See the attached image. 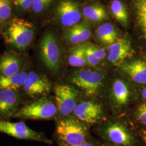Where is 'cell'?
Here are the masks:
<instances>
[{"label":"cell","instance_id":"obj_20","mask_svg":"<svg viewBox=\"0 0 146 146\" xmlns=\"http://www.w3.org/2000/svg\"><path fill=\"white\" fill-rule=\"evenodd\" d=\"M97 35L101 42L107 44H111L117 39L115 27L110 23L100 26L97 30Z\"/></svg>","mask_w":146,"mask_h":146},{"label":"cell","instance_id":"obj_1","mask_svg":"<svg viewBox=\"0 0 146 146\" xmlns=\"http://www.w3.org/2000/svg\"><path fill=\"white\" fill-rule=\"evenodd\" d=\"M35 31L33 23L16 17L7 22L3 31V37L8 44L23 50L31 44L35 36Z\"/></svg>","mask_w":146,"mask_h":146},{"label":"cell","instance_id":"obj_25","mask_svg":"<svg viewBox=\"0 0 146 146\" xmlns=\"http://www.w3.org/2000/svg\"><path fill=\"white\" fill-rule=\"evenodd\" d=\"M52 0H33L31 8L34 12L40 13L50 5Z\"/></svg>","mask_w":146,"mask_h":146},{"label":"cell","instance_id":"obj_31","mask_svg":"<svg viewBox=\"0 0 146 146\" xmlns=\"http://www.w3.org/2000/svg\"><path fill=\"white\" fill-rule=\"evenodd\" d=\"M141 135L142 139L146 143V129L142 130L141 131Z\"/></svg>","mask_w":146,"mask_h":146},{"label":"cell","instance_id":"obj_15","mask_svg":"<svg viewBox=\"0 0 146 146\" xmlns=\"http://www.w3.org/2000/svg\"><path fill=\"white\" fill-rule=\"evenodd\" d=\"M111 93L114 102L117 107H122L128 104L131 93L127 85L117 79L113 84Z\"/></svg>","mask_w":146,"mask_h":146},{"label":"cell","instance_id":"obj_27","mask_svg":"<svg viewBox=\"0 0 146 146\" xmlns=\"http://www.w3.org/2000/svg\"><path fill=\"white\" fill-rule=\"evenodd\" d=\"M85 52L86 58L89 64H90L91 66H95L99 63L100 60L96 56L90 46L85 47Z\"/></svg>","mask_w":146,"mask_h":146},{"label":"cell","instance_id":"obj_9","mask_svg":"<svg viewBox=\"0 0 146 146\" xmlns=\"http://www.w3.org/2000/svg\"><path fill=\"white\" fill-rule=\"evenodd\" d=\"M74 117L86 124H94L103 117V110L100 104L88 101L76 104L73 111Z\"/></svg>","mask_w":146,"mask_h":146},{"label":"cell","instance_id":"obj_22","mask_svg":"<svg viewBox=\"0 0 146 146\" xmlns=\"http://www.w3.org/2000/svg\"><path fill=\"white\" fill-rule=\"evenodd\" d=\"M110 8L116 20L126 26L128 22V13L123 3L120 0H114L111 3Z\"/></svg>","mask_w":146,"mask_h":146},{"label":"cell","instance_id":"obj_32","mask_svg":"<svg viewBox=\"0 0 146 146\" xmlns=\"http://www.w3.org/2000/svg\"><path fill=\"white\" fill-rule=\"evenodd\" d=\"M142 96L144 99L146 100V87L143 89V90L142 91Z\"/></svg>","mask_w":146,"mask_h":146},{"label":"cell","instance_id":"obj_13","mask_svg":"<svg viewBox=\"0 0 146 146\" xmlns=\"http://www.w3.org/2000/svg\"><path fill=\"white\" fill-rule=\"evenodd\" d=\"M133 55L131 41L127 38L116 39L109 47L108 60L114 64H119Z\"/></svg>","mask_w":146,"mask_h":146},{"label":"cell","instance_id":"obj_21","mask_svg":"<svg viewBox=\"0 0 146 146\" xmlns=\"http://www.w3.org/2000/svg\"><path fill=\"white\" fill-rule=\"evenodd\" d=\"M133 7L137 21L146 39V0H134Z\"/></svg>","mask_w":146,"mask_h":146},{"label":"cell","instance_id":"obj_3","mask_svg":"<svg viewBox=\"0 0 146 146\" xmlns=\"http://www.w3.org/2000/svg\"><path fill=\"white\" fill-rule=\"evenodd\" d=\"M58 113L56 104L47 98L42 97L18 110L14 116L24 119L50 120Z\"/></svg>","mask_w":146,"mask_h":146},{"label":"cell","instance_id":"obj_5","mask_svg":"<svg viewBox=\"0 0 146 146\" xmlns=\"http://www.w3.org/2000/svg\"><path fill=\"white\" fill-rule=\"evenodd\" d=\"M71 81L87 96H94L98 94L102 88L104 77L96 71L82 69L73 75Z\"/></svg>","mask_w":146,"mask_h":146},{"label":"cell","instance_id":"obj_18","mask_svg":"<svg viewBox=\"0 0 146 146\" xmlns=\"http://www.w3.org/2000/svg\"><path fill=\"white\" fill-rule=\"evenodd\" d=\"M28 73L20 72L14 75L5 76H0V90L9 89L17 90L24 86Z\"/></svg>","mask_w":146,"mask_h":146},{"label":"cell","instance_id":"obj_11","mask_svg":"<svg viewBox=\"0 0 146 146\" xmlns=\"http://www.w3.org/2000/svg\"><path fill=\"white\" fill-rule=\"evenodd\" d=\"M56 15L61 24L67 27L75 25L81 17L78 5L73 0H61L57 6Z\"/></svg>","mask_w":146,"mask_h":146},{"label":"cell","instance_id":"obj_16","mask_svg":"<svg viewBox=\"0 0 146 146\" xmlns=\"http://www.w3.org/2000/svg\"><path fill=\"white\" fill-rule=\"evenodd\" d=\"M91 31L88 25L86 24L76 25L66 32L65 37L69 42L79 43L89 39Z\"/></svg>","mask_w":146,"mask_h":146},{"label":"cell","instance_id":"obj_28","mask_svg":"<svg viewBox=\"0 0 146 146\" xmlns=\"http://www.w3.org/2000/svg\"><path fill=\"white\" fill-rule=\"evenodd\" d=\"M33 0H14L16 5L22 10H27L31 8Z\"/></svg>","mask_w":146,"mask_h":146},{"label":"cell","instance_id":"obj_8","mask_svg":"<svg viewBox=\"0 0 146 146\" xmlns=\"http://www.w3.org/2000/svg\"><path fill=\"white\" fill-rule=\"evenodd\" d=\"M104 137L116 146H131L133 137L128 128L122 122L114 121L108 123L103 129Z\"/></svg>","mask_w":146,"mask_h":146},{"label":"cell","instance_id":"obj_19","mask_svg":"<svg viewBox=\"0 0 146 146\" xmlns=\"http://www.w3.org/2000/svg\"><path fill=\"white\" fill-rule=\"evenodd\" d=\"M84 17L93 22L102 21L108 17L104 7L98 4H94L85 7L83 10Z\"/></svg>","mask_w":146,"mask_h":146},{"label":"cell","instance_id":"obj_26","mask_svg":"<svg viewBox=\"0 0 146 146\" xmlns=\"http://www.w3.org/2000/svg\"><path fill=\"white\" fill-rule=\"evenodd\" d=\"M136 118L143 125H146V102L140 104L136 111Z\"/></svg>","mask_w":146,"mask_h":146},{"label":"cell","instance_id":"obj_6","mask_svg":"<svg viewBox=\"0 0 146 146\" xmlns=\"http://www.w3.org/2000/svg\"><path fill=\"white\" fill-rule=\"evenodd\" d=\"M40 54L47 68L54 72L58 71L61 63V52L56 38L52 33H47L43 37Z\"/></svg>","mask_w":146,"mask_h":146},{"label":"cell","instance_id":"obj_7","mask_svg":"<svg viewBox=\"0 0 146 146\" xmlns=\"http://www.w3.org/2000/svg\"><path fill=\"white\" fill-rule=\"evenodd\" d=\"M55 96L58 113L67 116L73 113L77 103L78 91L68 84H58L55 87Z\"/></svg>","mask_w":146,"mask_h":146},{"label":"cell","instance_id":"obj_14","mask_svg":"<svg viewBox=\"0 0 146 146\" xmlns=\"http://www.w3.org/2000/svg\"><path fill=\"white\" fill-rule=\"evenodd\" d=\"M122 71L136 84H146V62L134 60L123 64Z\"/></svg>","mask_w":146,"mask_h":146},{"label":"cell","instance_id":"obj_4","mask_svg":"<svg viewBox=\"0 0 146 146\" xmlns=\"http://www.w3.org/2000/svg\"><path fill=\"white\" fill-rule=\"evenodd\" d=\"M0 132L19 139L39 141L47 144L52 143V141L42 133L31 129L23 122H12L0 120Z\"/></svg>","mask_w":146,"mask_h":146},{"label":"cell","instance_id":"obj_30","mask_svg":"<svg viewBox=\"0 0 146 146\" xmlns=\"http://www.w3.org/2000/svg\"><path fill=\"white\" fill-rule=\"evenodd\" d=\"M61 146H95L92 143H90V142H86L84 143H82L81 145H77V146H70V145H67L64 143H62V144L61 145Z\"/></svg>","mask_w":146,"mask_h":146},{"label":"cell","instance_id":"obj_17","mask_svg":"<svg viewBox=\"0 0 146 146\" xmlns=\"http://www.w3.org/2000/svg\"><path fill=\"white\" fill-rule=\"evenodd\" d=\"M21 61L20 58L7 54L0 59V73L1 75L8 76L20 72Z\"/></svg>","mask_w":146,"mask_h":146},{"label":"cell","instance_id":"obj_24","mask_svg":"<svg viewBox=\"0 0 146 146\" xmlns=\"http://www.w3.org/2000/svg\"><path fill=\"white\" fill-rule=\"evenodd\" d=\"M11 15V0H0V23L8 21Z\"/></svg>","mask_w":146,"mask_h":146},{"label":"cell","instance_id":"obj_2","mask_svg":"<svg viewBox=\"0 0 146 146\" xmlns=\"http://www.w3.org/2000/svg\"><path fill=\"white\" fill-rule=\"evenodd\" d=\"M86 124L75 117H66L58 121L56 133L60 140L70 146H77L87 142Z\"/></svg>","mask_w":146,"mask_h":146},{"label":"cell","instance_id":"obj_12","mask_svg":"<svg viewBox=\"0 0 146 146\" xmlns=\"http://www.w3.org/2000/svg\"><path fill=\"white\" fill-rule=\"evenodd\" d=\"M20 102V96L17 90H0V117L8 118L14 116Z\"/></svg>","mask_w":146,"mask_h":146},{"label":"cell","instance_id":"obj_23","mask_svg":"<svg viewBox=\"0 0 146 146\" xmlns=\"http://www.w3.org/2000/svg\"><path fill=\"white\" fill-rule=\"evenodd\" d=\"M85 47L80 46L75 48L68 58L69 64L73 67H83L88 62L86 56Z\"/></svg>","mask_w":146,"mask_h":146},{"label":"cell","instance_id":"obj_10","mask_svg":"<svg viewBox=\"0 0 146 146\" xmlns=\"http://www.w3.org/2000/svg\"><path fill=\"white\" fill-rule=\"evenodd\" d=\"M23 89L27 95L35 98L48 94L51 89V84L44 76L31 72L28 73Z\"/></svg>","mask_w":146,"mask_h":146},{"label":"cell","instance_id":"obj_29","mask_svg":"<svg viewBox=\"0 0 146 146\" xmlns=\"http://www.w3.org/2000/svg\"><path fill=\"white\" fill-rule=\"evenodd\" d=\"M90 47L92 50V51L94 52L96 56L100 60H103L106 57V52L104 49L101 48L93 47V46H90Z\"/></svg>","mask_w":146,"mask_h":146}]
</instances>
